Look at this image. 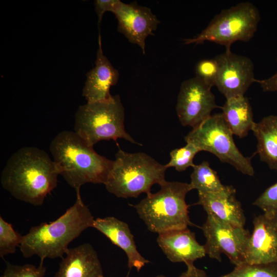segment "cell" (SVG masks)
Masks as SVG:
<instances>
[{
	"label": "cell",
	"mask_w": 277,
	"mask_h": 277,
	"mask_svg": "<svg viewBox=\"0 0 277 277\" xmlns=\"http://www.w3.org/2000/svg\"><path fill=\"white\" fill-rule=\"evenodd\" d=\"M58 175L56 164L44 150L24 147L7 161L2 172L1 183L16 199L41 206L56 187Z\"/></svg>",
	"instance_id": "obj_1"
},
{
	"label": "cell",
	"mask_w": 277,
	"mask_h": 277,
	"mask_svg": "<svg viewBox=\"0 0 277 277\" xmlns=\"http://www.w3.org/2000/svg\"><path fill=\"white\" fill-rule=\"evenodd\" d=\"M94 220L81 194H77L74 204L56 220L31 227L23 235L20 251L26 258L37 256L40 263L47 258H62L69 244L86 229L93 227Z\"/></svg>",
	"instance_id": "obj_2"
},
{
	"label": "cell",
	"mask_w": 277,
	"mask_h": 277,
	"mask_svg": "<svg viewBox=\"0 0 277 277\" xmlns=\"http://www.w3.org/2000/svg\"><path fill=\"white\" fill-rule=\"evenodd\" d=\"M50 150L60 175L80 194L87 183L105 184L113 161L98 154L74 131L58 133L50 145Z\"/></svg>",
	"instance_id": "obj_3"
},
{
	"label": "cell",
	"mask_w": 277,
	"mask_h": 277,
	"mask_svg": "<svg viewBox=\"0 0 277 277\" xmlns=\"http://www.w3.org/2000/svg\"><path fill=\"white\" fill-rule=\"evenodd\" d=\"M167 168L145 153H128L119 148L104 185L118 197H137L151 193L154 184L165 182Z\"/></svg>",
	"instance_id": "obj_4"
},
{
	"label": "cell",
	"mask_w": 277,
	"mask_h": 277,
	"mask_svg": "<svg viewBox=\"0 0 277 277\" xmlns=\"http://www.w3.org/2000/svg\"><path fill=\"white\" fill-rule=\"evenodd\" d=\"M160 190L151 192L133 206L148 229L159 234L188 228L191 222L186 194L193 188L191 184L165 181Z\"/></svg>",
	"instance_id": "obj_5"
},
{
	"label": "cell",
	"mask_w": 277,
	"mask_h": 277,
	"mask_svg": "<svg viewBox=\"0 0 277 277\" xmlns=\"http://www.w3.org/2000/svg\"><path fill=\"white\" fill-rule=\"evenodd\" d=\"M125 110L118 95L106 101L87 103L75 114L74 132L90 146L102 140L124 138L136 142L125 130Z\"/></svg>",
	"instance_id": "obj_6"
},
{
	"label": "cell",
	"mask_w": 277,
	"mask_h": 277,
	"mask_svg": "<svg viewBox=\"0 0 277 277\" xmlns=\"http://www.w3.org/2000/svg\"><path fill=\"white\" fill-rule=\"evenodd\" d=\"M260 21L257 8L250 2H242L221 11L197 36L184 39V44H200L209 41L223 45L226 51H230L234 42L250 40Z\"/></svg>",
	"instance_id": "obj_7"
},
{
	"label": "cell",
	"mask_w": 277,
	"mask_h": 277,
	"mask_svg": "<svg viewBox=\"0 0 277 277\" xmlns=\"http://www.w3.org/2000/svg\"><path fill=\"white\" fill-rule=\"evenodd\" d=\"M232 135L222 113H218L211 115L192 128L185 136V141L196 146L201 151L212 153L221 162L231 165L242 173L253 176L254 170L251 159L240 151Z\"/></svg>",
	"instance_id": "obj_8"
},
{
	"label": "cell",
	"mask_w": 277,
	"mask_h": 277,
	"mask_svg": "<svg viewBox=\"0 0 277 277\" xmlns=\"http://www.w3.org/2000/svg\"><path fill=\"white\" fill-rule=\"evenodd\" d=\"M201 229L206 239L204 245L210 258L221 262L225 254L231 263L237 266L245 262V255L250 234L244 227L224 223L207 215Z\"/></svg>",
	"instance_id": "obj_9"
},
{
	"label": "cell",
	"mask_w": 277,
	"mask_h": 277,
	"mask_svg": "<svg viewBox=\"0 0 277 277\" xmlns=\"http://www.w3.org/2000/svg\"><path fill=\"white\" fill-rule=\"evenodd\" d=\"M211 88L195 77L182 82L176 105V114L182 126L193 128L219 107Z\"/></svg>",
	"instance_id": "obj_10"
},
{
	"label": "cell",
	"mask_w": 277,
	"mask_h": 277,
	"mask_svg": "<svg viewBox=\"0 0 277 277\" xmlns=\"http://www.w3.org/2000/svg\"><path fill=\"white\" fill-rule=\"evenodd\" d=\"M219 70L215 86L226 99L244 96L252 83L255 82L254 67L248 57L231 50L214 57Z\"/></svg>",
	"instance_id": "obj_11"
},
{
	"label": "cell",
	"mask_w": 277,
	"mask_h": 277,
	"mask_svg": "<svg viewBox=\"0 0 277 277\" xmlns=\"http://www.w3.org/2000/svg\"><path fill=\"white\" fill-rule=\"evenodd\" d=\"M117 21V31L132 44L138 45L145 54V41L157 29L160 21L145 6L133 2L126 4L120 1L113 12Z\"/></svg>",
	"instance_id": "obj_12"
},
{
	"label": "cell",
	"mask_w": 277,
	"mask_h": 277,
	"mask_svg": "<svg viewBox=\"0 0 277 277\" xmlns=\"http://www.w3.org/2000/svg\"><path fill=\"white\" fill-rule=\"evenodd\" d=\"M253 224L244 263L258 264L277 262V216L260 215L254 217Z\"/></svg>",
	"instance_id": "obj_13"
},
{
	"label": "cell",
	"mask_w": 277,
	"mask_h": 277,
	"mask_svg": "<svg viewBox=\"0 0 277 277\" xmlns=\"http://www.w3.org/2000/svg\"><path fill=\"white\" fill-rule=\"evenodd\" d=\"M98 47L94 67L86 74V80L82 90V96L87 103L104 101L110 99V88L115 85L119 78V72L104 55L102 47L101 36L98 35Z\"/></svg>",
	"instance_id": "obj_14"
},
{
	"label": "cell",
	"mask_w": 277,
	"mask_h": 277,
	"mask_svg": "<svg viewBox=\"0 0 277 277\" xmlns=\"http://www.w3.org/2000/svg\"><path fill=\"white\" fill-rule=\"evenodd\" d=\"M235 192L232 186H226L224 190L217 192H198L196 204L203 207L207 215L231 225L244 227L245 216Z\"/></svg>",
	"instance_id": "obj_15"
},
{
	"label": "cell",
	"mask_w": 277,
	"mask_h": 277,
	"mask_svg": "<svg viewBox=\"0 0 277 277\" xmlns=\"http://www.w3.org/2000/svg\"><path fill=\"white\" fill-rule=\"evenodd\" d=\"M157 242L168 259L173 263H193L206 254L204 246L188 228L159 234Z\"/></svg>",
	"instance_id": "obj_16"
},
{
	"label": "cell",
	"mask_w": 277,
	"mask_h": 277,
	"mask_svg": "<svg viewBox=\"0 0 277 277\" xmlns=\"http://www.w3.org/2000/svg\"><path fill=\"white\" fill-rule=\"evenodd\" d=\"M93 228L105 235L114 245L124 251L128 258V266L139 271L149 261L138 251L133 235L125 222L114 216L97 218Z\"/></svg>",
	"instance_id": "obj_17"
},
{
	"label": "cell",
	"mask_w": 277,
	"mask_h": 277,
	"mask_svg": "<svg viewBox=\"0 0 277 277\" xmlns=\"http://www.w3.org/2000/svg\"><path fill=\"white\" fill-rule=\"evenodd\" d=\"M103 275L96 251L89 243L69 248L54 277H99Z\"/></svg>",
	"instance_id": "obj_18"
},
{
	"label": "cell",
	"mask_w": 277,
	"mask_h": 277,
	"mask_svg": "<svg viewBox=\"0 0 277 277\" xmlns=\"http://www.w3.org/2000/svg\"><path fill=\"white\" fill-rule=\"evenodd\" d=\"M221 108L222 116L233 135L243 138L252 130L255 122L251 105L245 95L226 99Z\"/></svg>",
	"instance_id": "obj_19"
},
{
	"label": "cell",
	"mask_w": 277,
	"mask_h": 277,
	"mask_svg": "<svg viewBox=\"0 0 277 277\" xmlns=\"http://www.w3.org/2000/svg\"><path fill=\"white\" fill-rule=\"evenodd\" d=\"M252 131L257 140L260 160L277 171V115L264 117L254 123Z\"/></svg>",
	"instance_id": "obj_20"
},
{
	"label": "cell",
	"mask_w": 277,
	"mask_h": 277,
	"mask_svg": "<svg viewBox=\"0 0 277 277\" xmlns=\"http://www.w3.org/2000/svg\"><path fill=\"white\" fill-rule=\"evenodd\" d=\"M191 174L190 184L193 189L200 193H214L224 190L226 185L222 184L215 171L207 161L194 165Z\"/></svg>",
	"instance_id": "obj_21"
},
{
	"label": "cell",
	"mask_w": 277,
	"mask_h": 277,
	"mask_svg": "<svg viewBox=\"0 0 277 277\" xmlns=\"http://www.w3.org/2000/svg\"><path fill=\"white\" fill-rule=\"evenodd\" d=\"M220 277H277V262L258 264L243 263Z\"/></svg>",
	"instance_id": "obj_22"
},
{
	"label": "cell",
	"mask_w": 277,
	"mask_h": 277,
	"mask_svg": "<svg viewBox=\"0 0 277 277\" xmlns=\"http://www.w3.org/2000/svg\"><path fill=\"white\" fill-rule=\"evenodd\" d=\"M200 151L196 146L187 143L184 146L170 151V161L165 165L167 168L174 167L179 172L185 171L189 167H193V159Z\"/></svg>",
	"instance_id": "obj_23"
},
{
	"label": "cell",
	"mask_w": 277,
	"mask_h": 277,
	"mask_svg": "<svg viewBox=\"0 0 277 277\" xmlns=\"http://www.w3.org/2000/svg\"><path fill=\"white\" fill-rule=\"evenodd\" d=\"M23 235L15 231L11 224L0 216V257L12 254L19 247Z\"/></svg>",
	"instance_id": "obj_24"
},
{
	"label": "cell",
	"mask_w": 277,
	"mask_h": 277,
	"mask_svg": "<svg viewBox=\"0 0 277 277\" xmlns=\"http://www.w3.org/2000/svg\"><path fill=\"white\" fill-rule=\"evenodd\" d=\"M43 263L36 267L29 264L14 265L5 261L6 268L1 277H44L46 267Z\"/></svg>",
	"instance_id": "obj_25"
},
{
	"label": "cell",
	"mask_w": 277,
	"mask_h": 277,
	"mask_svg": "<svg viewBox=\"0 0 277 277\" xmlns=\"http://www.w3.org/2000/svg\"><path fill=\"white\" fill-rule=\"evenodd\" d=\"M218 64L214 58L204 59L195 66V77L208 86H215L218 73Z\"/></svg>",
	"instance_id": "obj_26"
},
{
	"label": "cell",
	"mask_w": 277,
	"mask_h": 277,
	"mask_svg": "<svg viewBox=\"0 0 277 277\" xmlns=\"http://www.w3.org/2000/svg\"><path fill=\"white\" fill-rule=\"evenodd\" d=\"M269 217L277 216V182L267 188L253 202Z\"/></svg>",
	"instance_id": "obj_27"
},
{
	"label": "cell",
	"mask_w": 277,
	"mask_h": 277,
	"mask_svg": "<svg viewBox=\"0 0 277 277\" xmlns=\"http://www.w3.org/2000/svg\"><path fill=\"white\" fill-rule=\"evenodd\" d=\"M120 0H95L94 4L98 18V24L101 23L104 14L107 11L113 12Z\"/></svg>",
	"instance_id": "obj_28"
},
{
	"label": "cell",
	"mask_w": 277,
	"mask_h": 277,
	"mask_svg": "<svg viewBox=\"0 0 277 277\" xmlns=\"http://www.w3.org/2000/svg\"><path fill=\"white\" fill-rule=\"evenodd\" d=\"M255 82L260 85L263 90L265 92L277 91V72L267 78L261 80H256Z\"/></svg>",
	"instance_id": "obj_29"
},
{
	"label": "cell",
	"mask_w": 277,
	"mask_h": 277,
	"mask_svg": "<svg viewBox=\"0 0 277 277\" xmlns=\"http://www.w3.org/2000/svg\"><path fill=\"white\" fill-rule=\"evenodd\" d=\"M187 270L179 277H207L206 272L196 267L193 263L186 264Z\"/></svg>",
	"instance_id": "obj_30"
},
{
	"label": "cell",
	"mask_w": 277,
	"mask_h": 277,
	"mask_svg": "<svg viewBox=\"0 0 277 277\" xmlns=\"http://www.w3.org/2000/svg\"><path fill=\"white\" fill-rule=\"evenodd\" d=\"M155 277H166V276L164 275H158L156 276Z\"/></svg>",
	"instance_id": "obj_31"
},
{
	"label": "cell",
	"mask_w": 277,
	"mask_h": 277,
	"mask_svg": "<svg viewBox=\"0 0 277 277\" xmlns=\"http://www.w3.org/2000/svg\"><path fill=\"white\" fill-rule=\"evenodd\" d=\"M99 277H104V275H101V276H99Z\"/></svg>",
	"instance_id": "obj_32"
}]
</instances>
